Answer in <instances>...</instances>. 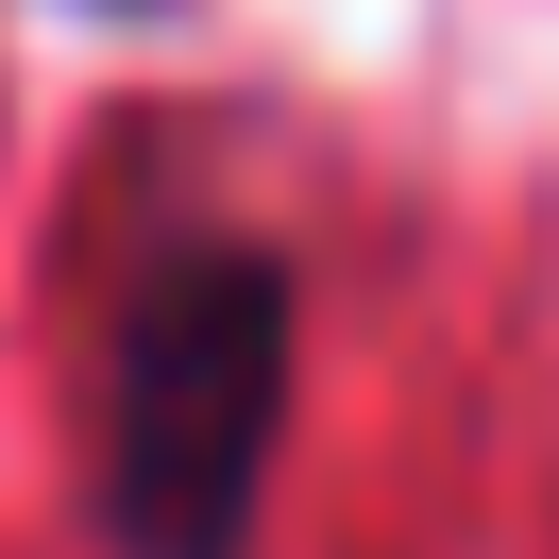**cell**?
I'll list each match as a JSON object with an SVG mask.
<instances>
[{"label":"cell","instance_id":"1","mask_svg":"<svg viewBox=\"0 0 559 559\" xmlns=\"http://www.w3.org/2000/svg\"><path fill=\"white\" fill-rule=\"evenodd\" d=\"M306 390V272L254 221H153L85 340V525L119 559H254Z\"/></svg>","mask_w":559,"mask_h":559},{"label":"cell","instance_id":"2","mask_svg":"<svg viewBox=\"0 0 559 559\" xmlns=\"http://www.w3.org/2000/svg\"><path fill=\"white\" fill-rule=\"evenodd\" d=\"M69 17H187V0H69Z\"/></svg>","mask_w":559,"mask_h":559}]
</instances>
